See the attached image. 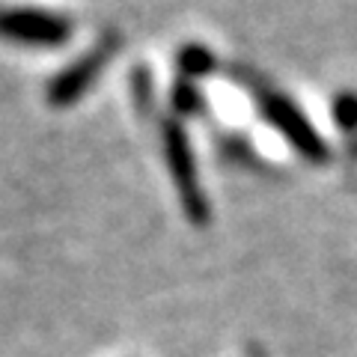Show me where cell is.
Here are the masks:
<instances>
[{
	"mask_svg": "<svg viewBox=\"0 0 357 357\" xmlns=\"http://www.w3.org/2000/svg\"><path fill=\"white\" fill-rule=\"evenodd\" d=\"M259 105L265 110V119L292 143V149L301 158L316 161V164L328 161L331 149H328L325 137H321L319 128L304 116V110H301L292 98L280 96V93H265V96H259Z\"/></svg>",
	"mask_w": 357,
	"mask_h": 357,
	"instance_id": "cell-2",
	"label": "cell"
},
{
	"mask_svg": "<svg viewBox=\"0 0 357 357\" xmlns=\"http://www.w3.org/2000/svg\"><path fill=\"white\" fill-rule=\"evenodd\" d=\"M331 114H333V122L345 134H354L357 131V93H351V89L337 93L331 102Z\"/></svg>",
	"mask_w": 357,
	"mask_h": 357,
	"instance_id": "cell-6",
	"label": "cell"
},
{
	"mask_svg": "<svg viewBox=\"0 0 357 357\" xmlns=\"http://www.w3.org/2000/svg\"><path fill=\"white\" fill-rule=\"evenodd\" d=\"M173 110L182 116H194L203 110V93H199V86L194 81H178L173 86Z\"/></svg>",
	"mask_w": 357,
	"mask_h": 357,
	"instance_id": "cell-7",
	"label": "cell"
},
{
	"mask_svg": "<svg viewBox=\"0 0 357 357\" xmlns=\"http://www.w3.org/2000/svg\"><path fill=\"white\" fill-rule=\"evenodd\" d=\"M161 143H164V158H167V167H170L173 182H176L178 203H182L185 218L191 220L194 227H206L211 211H208V199L203 194V188H199L194 152H191V143H188L185 128L178 126L176 119H167L161 126Z\"/></svg>",
	"mask_w": 357,
	"mask_h": 357,
	"instance_id": "cell-1",
	"label": "cell"
},
{
	"mask_svg": "<svg viewBox=\"0 0 357 357\" xmlns=\"http://www.w3.org/2000/svg\"><path fill=\"white\" fill-rule=\"evenodd\" d=\"M114 48H116V39H105L93 45V51H86L81 60H75L72 66L54 77V81L45 86V98H48L51 107H69L81 98L89 86L96 84V77L102 75L105 63L114 57Z\"/></svg>",
	"mask_w": 357,
	"mask_h": 357,
	"instance_id": "cell-4",
	"label": "cell"
},
{
	"mask_svg": "<svg viewBox=\"0 0 357 357\" xmlns=\"http://www.w3.org/2000/svg\"><path fill=\"white\" fill-rule=\"evenodd\" d=\"M75 33V24L66 15L48 13V9H0V39L18 45H63Z\"/></svg>",
	"mask_w": 357,
	"mask_h": 357,
	"instance_id": "cell-3",
	"label": "cell"
},
{
	"mask_svg": "<svg viewBox=\"0 0 357 357\" xmlns=\"http://www.w3.org/2000/svg\"><path fill=\"white\" fill-rule=\"evenodd\" d=\"M176 63H178V72H182L185 81H197V77H206V75L215 72V66H218L215 54H211L206 45H199V42L182 45V51H178Z\"/></svg>",
	"mask_w": 357,
	"mask_h": 357,
	"instance_id": "cell-5",
	"label": "cell"
},
{
	"mask_svg": "<svg viewBox=\"0 0 357 357\" xmlns=\"http://www.w3.org/2000/svg\"><path fill=\"white\" fill-rule=\"evenodd\" d=\"M253 357H265V354L262 351H253Z\"/></svg>",
	"mask_w": 357,
	"mask_h": 357,
	"instance_id": "cell-8",
	"label": "cell"
}]
</instances>
